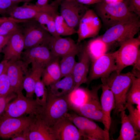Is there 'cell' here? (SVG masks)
I'll return each instance as SVG.
<instances>
[{
  "mask_svg": "<svg viewBox=\"0 0 140 140\" xmlns=\"http://www.w3.org/2000/svg\"><path fill=\"white\" fill-rule=\"evenodd\" d=\"M101 80L102 92L100 102L103 115V124L104 127V129L109 132L111 123V113L115 107V99L113 94L107 84L105 78H101Z\"/></svg>",
  "mask_w": 140,
  "mask_h": 140,
  "instance_id": "d6986e66",
  "label": "cell"
},
{
  "mask_svg": "<svg viewBox=\"0 0 140 140\" xmlns=\"http://www.w3.org/2000/svg\"><path fill=\"white\" fill-rule=\"evenodd\" d=\"M88 9L76 0H64L60 3V15L70 27L75 29Z\"/></svg>",
  "mask_w": 140,
  "mask_h": 140,
  "instance_id": "9a60e30c",
  "label": "cell"
},
{
  "mask_svg": "<svg viewBox=\"0 0 140 140\" xmlns=\"http://www.w3.org/2000/svg\"><path fill=\"white\" fill-rule=\"evenodd\" d=\"M36 116L26 115L16 117H1L0 119V137L3 138H11L26 128Z\"/></svg>",
  "mask_w": 140,
  "mask_h": 140,
  "instance_id": "4fadbf2b",
  "label": "cell"
},
{
  "mask_svg": "<svg viewBox=\"0 0 140 140\" xmlns=\"http://www.w3.org/2000/svg\"><path fill=\"white\" fill-rule=\"evenodd\" d=\"M89 89L87 88L80 86L74 89L66 95L71 110L73 111L85 103Z\"/></svg>",
  "mask_w": 140,
  "mask_h": 140,
  "instance_id": "4316f807",
  "label": "cell"
},
{
  "mask_svg": "<svg viewBox=\"0 0 140 140\" xmlns=\"http://www.w3.org/2000/svg\"><path fill=\"white\" fill-rule=\"evenodd\" d=\"M127 103L132 104L140 103V78H137L132 75L131 83L128 92Z\"/></svg>",
  "mask_w": 140,
  "mask_h": 140,
  "instance_id": "f546056e",
  "label": "cell"
},
{
  "mask_svg": "<svg viewBox=\"0 0 140 140\" xmlns=\"http://www.w3.org/2000/svg\"><path fill=\"white\" fill-rule=\"evenodd\" d=\"M24 21L11 17L0 25V35L4 36L12 33L20 29L19 23Z\"/></svg>",
  "mask_w": 140,
  "mask_h": 140,
  "instance_id": "1f68e13d",
  "label": "cell"
},
{
  "mask_svg": "<svg viewBox=\"0 0 140 140\" xmlns=\"http://www.w3.org/2000/svg\"><path fill=\"white\" fill-rule=\"evenodd\" d=\"M20 26L24 40V50L41 45L48 46L52 36L37 21L33 19L27 20Z\"/></svg>",
  "mask_w": 140,
  "mask_h": 140,
  "instance_id": "5b68a950",
  "label": "cell"
},
{
  "mask_svg": "<svg viewBox=\"0 0 140 140\" xmlns=\"http://www.w3.org/2000/svg\"><path fill=\"white\" fill-rule=\"evenodd\" d=\"M123 2L128 10L140 17V0H124Z\"/></svg>",
  "mask_w": 140,
  "mask_h": 140,
  "instance_id": "d590c367",
  "label": "cell"
},
{
  "mask_svg": "<svg viewBox=\"0 0 140 140\" xmlns=\"http://www.w3.org/2000/svg\"><path fill=\"white\" fill-rule=\"evenodd\" d=\"M47 90L46 102L42 107L39 116L51 128L66 116L71 109L66 95L57 96Z\"/></svg>",
  "mask_w": 140,
  "mask_h": 140,
  "instance_id": "3957f363",
  "label": "cell"
},
{
  "mask_svg": "<svg viewBox=\"0 0 140 140\" xmlns=\"http://www.w3.org/2000/svg\"><path fill=\"white\" fill-rule=\"evenodd\" d=\"M140 36L125 41L116 51L115 61L118 74L128 66L140 61Z\"/></svg>",
  "mask_w": 140,
  "mask_h": 140,
  "instance_id": "8992f818",
  "label": "cell"
},
{
  "mask_svg": "<svg viewBox=\"0 0 140 140\" xmlns=\"http://www.w3.org/2000/svg\"><path fill=\"white\" fill-rule=\"evenodd\" d=\"M116 52L107 53L91 62L89 75L86 83L102 78L108 77L116 71L117 67L115 61Z\"/></svg>",
  "mask_w": 140,
  "mask_h": 140,
  "instance_id": "7c38bea8",
  "label": "cell"
},
{
  "mask_svg": "<svg viewBox=\"0 0 140 140\" xmlns=\"http://www.w3.org/2000/svg\"><path fill=\"white\" fill-rule=\"evenodd\" d=\"M78 54L79 60L76 62L71 74L75 84L74 88L86 83L90 62L89 55L84 45Z\"/></svg>",
  "mask_w": 140,
  "mask_h": 140,
  "instance_id": "44dd1931",
  "label": "cell"
},
{
  "mask_svg": "<svg viewBox=\"0 0 140 140\" xmlns=\"http://www.w3.org/2000/svg\"><path fill=\"white\" fill-rule=\"evenodd\" d=\"M48 0H37L36 4L40 6L45 5L48 4Z\"/></svg>",
  "mask_w": 140,
  "mask_h": 140,
  "instance_id": "7bdbcfd3",
  "label": "cell"
},
{
  "mask_svg": "<svg viewBox=\"0 0 140 140\" xmlns=\"http://www.w3.org/2000/svg\"><path fill=\"white\" fill-rule=\"evenodd\" d=\"M44 69L36 68L32 69L30 73H26L24 77L23 87L26 92V96L33 98L35 87L37 81L41 78Z\"/></svg>",
  "mask_w": 140,
  "mask_h": 140,
  "instance_id": "83f0119b",
  "label": "cell"
},
{
  "mask_svg": "<svg viewBox=\"0 0 140 140\" xmlns=\"http://www.w3.org/2000/svg\"><path fill=\"white\" fill-rule=\"evenodd\" d=\"M82 46L70 37L52 36L48 47L55 57L62 58L73 52L81 50Z\"/></svg>",
  "mask_w": 140,
  "mask_h": 140,
  "instance_id": "ac0fdd59",
  "label": "cell"
},
{
  "mask_svg": "<svg viewBox=\"0 0 140 140\" xmlns=\"http://www.w3.org/2000/svg\"><path fill=\"white\" fill-rule=\"evenodd\" d=\"M13 2L18 4L21 2H29L32 0H11Z\"/></svg>",
  "mask_w": 140,
  "mask_h": 140,
  "instance_id": "ee69618b",
  "label": "cell"
},
{
  "mask_svg": "<svg viewBox=\"0 0 140 140\" xmlns=\"http://www.w3.org/2000/svg\"><path fill=\"white\" fill-rule=\"evenodd\" d=\"M132 75L131 72L118 74L114 71L105 78L114 97L115 104L113 110L115 116H119L120 113L126 109L127 96L131 84Z\"/></svg>",
  "mask_w": 140,
  "mask_h": 140,
  "instance_id": "7a4b0ae2",
  "label": "cell"
},
{
  "mask_svg": "<svg viewBox=\"0 0 140 140\" xmlns=\"http://www.w3.org/2000/svg\"><path fill=\"white\" fill-rule=\"evenodd\" d=\"M8 62V61L4 60L0 62V76L6 69Z\"/></svg>",
  "mask_w": 140,
  "mask_h": 140,
  "instance_id": "b9f144b4",
  "label": "cell"
},
{
  "mask_svg": "<svg viewBox=\"0 0 140 140\" xmlns=\"http://www.w3.org/2000/svg\"><path fill=\"white\" fill-rule=\"evenodd\" d=\"M56 0V1H58L59 2H60L61 1H63V0Z\"/></svg>",
  "mask_w": 140,
  "mask_h": 140,
  "instance_id": "7dc6e473",
  "label": "cell"
},
{
  "mask_svg": "<svg viewBox=\"0 0 140 140\" xmlns=\"http://www.w3.org/2000/svg\"><path fill=\"white\" fill-rule=\"evenodd\" d=\"M11 138L12 140H27L26 134L24 130L16 134Z\"/></svg>",
  "mask_w": 140,
  "mask_h": 140,
  "instance_id": "ab89813d",
  "label": "cell"
},
{
  "mask_svg": "<svg viewBox=\"0 0 140 140\" xmlns=\"http://www.w3.org/2000/svg\"><path fill=\"white\" fill-rule=\"evenodd\" d=\"M125 110L122 111L119 115L121 121L120 134L116 140H139L140 131L137 130L128 119Z\"/></svg>",
  "mask_w": 140,
  "mask_h": 140,
  "instance_id": "603a6c76",
  "label": "cell"
},
{
  "mask_svg": "<svg viewBox=\"0 0 140 140\" xmlns=\"http://www.w3.org/2000/svg\"><path fill=\"white\" fill-rule=\"evenodd\" d=\"M24 49V40L20 29L12 34L8 43L3 50L4 60L11 61L20 60Z\"/></svg>",
  "mask_w": 140,
  "mask_h": 140,
  "instance_id": "7402d4cb",
  "label": "cell"
},
{
  "mask_svg": "<svg viewBox=\"0 0 140 140\" xmlns=\"http://www.w3.org/2000/svg\"><path fill=\"white\" fill-rule=\"evenodd\" d=\"M95 5L94 11L108 29L120 23L139 19V16L128 10L123 2L108 3L103 1Z\"/></svg>",
  "mask_w": 140,
  "mask_h": 140,
  "instance_id": "6da1fadb",
  "label": "cell"
},
{
  "mask_svg": "<svg viewBox=\"0 0 140 140\" xmlns=\"http://www.w3.org/2000/svg\"><path fill=\"white\" fill-rule=\"evenodd\" d=\"M80 3L83 5L95 4L104 1V0H76Z\"/></svg>",
  "mask_w": 140,
  "mask_h": 140,
  "instance_id": "60d3db41",
  "label": "cell"
},
{
  "mask_svg": "<svg viewBox=\"0 0 140 140\" xmlns=\"http://www.w3.org/2000/svg\"><path fill=\"white\" fill-rule=\"evenodd\" d=\"M50 85L47 89L53 94L58 96H65L75 88V85L71 74Z\"/></svg>",
  "mask_w": 140,
  "mask_h": 140,
  "instance_id": "484cf974",
  "label": "cell"
},
{
  "mask_svg": "<svg viewBox=\"0 0 140 140\" xmlns=\"http://www.w3.org/2000/svg\"><path fill=\"white\" fill-rule=\"evenodd\" d=\"M13 33L6 35H0V52L7 45Z\"/></svg>",
  "mask_w": 140,
  "mask_h": 140,
  "instance_id": "f35d334b",
  "label": "cell"
},
{
  "mask_svg": "<svg viewBox=\"0 0 140 140\" xmlns=\"http://www.w3.org/2000/svg\"><path fill=\"white\" fill-rule=\"evenodd\" d=\"M9 18L0 17V25L3 22L8 19Z\"/></svg>",
  "mask_w": 140,
  "mask_h": 140,
  "instance_id": "bcb514c9",
  "label": "cell"
},
{
  "mask_svg": "<svg viewBox=\"0 0 140 140\" xmlns=\"http://www.w3.org/2000/svg\"><path fill=\"white\" fill-rule=\"evenodd\" d=\"M101 21L94 11L88 9L81 19L77 31V42L88 38H95L101 28Z\"/></svg>",
  "mask_w": 140,
  "mask_h": 140,
  "instance_id": "5bb4252c",
  "label": "cell"
},
{
  "mask_svg": "<svg viewBox=\"0 0 140 140\" xmlns=\"http://www.w3.org/2000/svg\"><path fill=\"white\" fill-rule=\"evenodd\" d=\"M28 67L21 60L17 61H8L6 73L12 91L17 95L22 93L23 82L28 72Z\"/></svg>",
  "mask_w": 140,
  "mask_h": 140,
  "instance_id": "2e32d148",
  "label": "cell"
},
{
  "mask_svg": "<svg viewBox=\"0 0 140 140\" xmlns=\"http://www.w3.org/2000/svg\"><path fill=\"white\" fill-rule=\"evenodd\" d=\"M94 38L84 45L89 55L90 62L107 53L110 47L103 40L101 36Z\"/></svg>",
  "mask_w": 140,
  "mask_h": 140,
  "instance_id": "d4e9b609",
  "label": "cell"
},
{
  "mask_svg": "<svg viewBox=\"0 0 140 140\" xmlns=\"http://www.w3.org/2000/svg\"><path fill=\"white\" fill-rule=\"evenodd\" d=\"M45 45H41L25 50L21 60L28 67L31 64L32 69L45 68L56 58Z\"/></svg>",
  "mask_w": 140,
  "mask_h": 140,
  "instance_id": "9c48e42d",
  "label": "cell"
},
{
  "mask_svg": "<svg viewBox=\"0 0 140 140\" xmlns=\"http://www.w3.org/2000/svg\"><path fill=\"white\" fill-rule=\"evenodd\" d=\"M59 61V58L57 57L44 69L41 79L46 86H48L62 78Z\"/></svg>",
  "mask_w": 140,
  "mask_h": 140,
  "instance_id": "cb8c5ba5",
  "label": "cell"
},
{
  "mask_svg": "<svg viewBox=\"0 0 140 140\" xmlns=\"http://www.w3.org/2000/svg\"><path fill=\"white\" fill-rule=\"evenodd\" d=\"M124 0H104V2L108 3H114L117 2H123Z\"/></svg>",
  "mask_w": 140,
  "mask_h": 140,
  "instance_id": "f6af8a7d",
  "label": "cell"
},
{
  "mask_svg": "<svg viewBox=\"0 0 140 140\" xmlns=\"http://www.w3.org/2000/svg\"><path fill=\"white\" fill-rule=\"evenodd\" d=\"M66 116L77 128L83 139H110L109 132L103 129L91 119L76 113L69 112Z\"/></svg>",
  "mask_w": 140,
  "mask_h": 140,
  "instance_id": "52a82bcc",
  "label": "cell"
},
{
  "mask_svg": "<svg viewBox=\"0 0 140 140\" xmlns=\"http://www.w3.org/2000/svg\"><path fill=\"white\" fill-rule=\"evenodd\" d=\"M55 140L83 139L78 129L66 116L51 127Z\"/></svg>",
  "mask_w": 140,
  "mask_h": 140,
  "instance_id": "e0dca14e",
  "label": "cell"
},
{
  "mask_svg": "<svg viewBox=\"0 0 140 140\" xmlns=\"http://www.w3.org/2000/svg\"><path fill=\"white\" fill-rule=\"evenodd\" d=\"M47 93V89L41 78L38 79L36 82L34 90V93L36 95L35 100L42 107L46 104Z\"/></svg>",
  "mask_w": 140,
  "mask_h": 140,
  "instance_id": "d6a6232c",
  "label": "cell"
},
{
  "mask_svg": "<svg viewBox=\"0 0 140 140\" xmlns=\"http://www.w3.org/2000/svg\"><path fill=\"white\" fill-rule=\"evenodd\" d=\"M6 68L0 76V97L5 96L13 92L7 74Z\"/></svg>",
  "mask_w": 140,
  "mask_h": 140,
  "instance_id": "e575fe53",
  "label": "cell"
},
{
  "mask_svg": "<svg viewBox=\"0 0 140 140\" xmlns=\"http://www.w3.org/2000/svg\"><path fill=\"white\" fill-rule=\"evenodd\" d=\"M24 131L27 140H55L51 128L39 115L36 116Z\"/></svg>",
  "mask_w": 140,
  "mask_h": 140,
  "instance_id": "ffe728a7",
  "label": "cell"
},
{
  "mask_svg": "<svg viewBox=\"0 0 140 140\" xmlns=\"http://www.w3.org/2000/svg\"><path fill=\"white\" fill-rule=\"evenodd\" d=\"M81 50L73 52L62 57L59 65L62 78L71 74L76 63L75 56Z\"/></svg>",
  "mask_w": 140,
  "mask_h": 140,
  "instance_id": "f1b7e54d",
  "label": "cell"
},
{
  "mask_svg": "<svg viewBox=\"0 0 140 140\" xmlns=\"http://www.w3.org/2000/svg\"><path fill=\"white\" fill-rule=\"evenodd\" d=\"M17 96L16 93L12 92L6 96L0 97V119L3 115L7 104Z\"/></svg>",
  "mask_w": 140,
  "mask_h": 140,
  "instance_id": "8d00e7d4",
  "label": "cell"
},
{
  "mask_svg": "<svg viewBox=\"0 0 140 140\" xmlns=\"http://www.w3.org/2000/svg\"><path fill=\"white\" fill-rule=\"evenodd\" d=\"M14 100L7 104L1 117L40 115L42 107L33 98L27 97L22 93L17 95Z\"/></svg>",
  "mask_w": 140,
  "mask_h": 140,
  "instance_id": "ba28073f",
  "label": "cell"
},
{
  "mask_svg": "<svg viewBox=\"0 0 140 140\" xmlns=\"http://www.w3.org/2000/svg\"><path fill=\"white\" fill-rule=\"evenodd\" d=\"M139 19L119 23L108 29L101 36L109 46L116 44L120 46L125 41L134 37L139 32Z\"/></svg>",
  "mask_w": 140,
  "mask_h": 140,
  "instance_id": "277c9868",
  "label": "cell"
},
{
  "mask_svg": "<svg viewBox=\"0 0 140 140\" xmlns=\"http://www.w3.org/2000/svg\"><path fill=\"white\" fill-rule=\"evenodd\" d=\"M58 1L55 0L50 4L42 6L25 2L22 6L12 7L8 14L10 17L16 20L25 21L33 19L38 13L42 12L57 13Z\"/></svg>",
  "mask_w": 140,
  "mask_h": 140,
  "instance_id": "8fae6325",
  "label": "cell"
},
{
  "mask_svg": "<svg viewBox=\"0 0 140 140\" xmlns=\"http://www.w3.org/2000/svg\"><path fill=\"white\" fill-rule=\"evenodd\" d=\"M126 109L129 113L127 117L129 121L137 130H140V110L135 108L132 104L127 103Z\"/></svg>",
  "mask_w": 140,
  "mask_h": 140,
  "instance_id": "836d02e7",
  "label": "cell"
},
{
  "mask_svg": "<svg viewBox=\"0 0 140 140\" xmlns=\"http://www.w3.org/2000/svg\"><path fill=\"white\" fill-rule=\"evenodd\" d=\"M101 85L93 86L90 89L85 103L73 110L77 114L103 123V115L98 92Z\"/></svg>",
  "mask_w": 140,
  "mask_h": 140,
  "instance_id": "30bf717a",
  "label": "cell"
},
{
  "mask_svg": "<svg viewBox=\"0 0 140 140\" xmlns=\"http://www.w3.org/2000/svg\"><path fill=\"white\" fill-rule=\"evenodd\" d=\"M17 5L11 0H0V15L8 14L11 9Z\"/></svg>",
  "mask_w": 140,
  "mask_h": 140,
  "instance_id": "74e56055",
  "label": "cell"
},
{
  "mask_svg": "<svg viewBox=\"0 0 140 140\" xmlns=\"http://www.w3.org/2000/svg\"><path fill=\"white\" fill-rule=\"evenodd\" d=\"M55 22L56 31L59 36H70L76 33V30L70 27L60 15L56 16Z\"/></svg>",
  "mask_w": 140,
  "mask_h": 140,
  "instance_id": "4dcf8cb0",
  "label": "cell"
}]
</instances>
